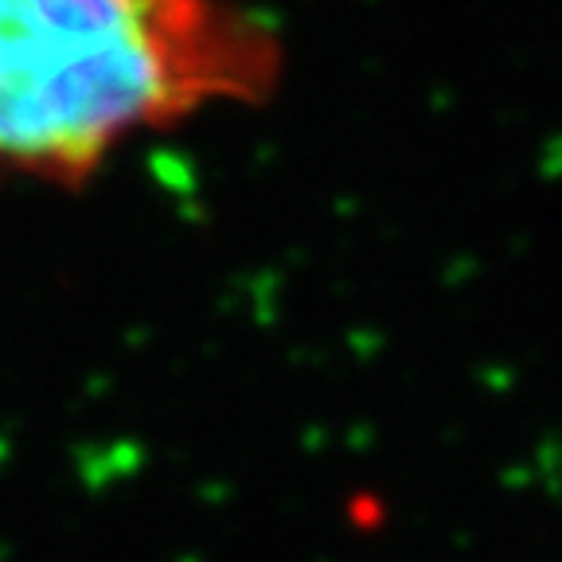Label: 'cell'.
<instances>
[{"label": "cell", "mask_w": 562, "mask_h": 562, "mask_svg": "<svg viewBox=\"0 0 562 562\" xmlns=\"http://www.w3.org/2000/svg\"><path fill=\"white\" fill-rule=\"evenodd\" d=\"M281 70L238 0H0V184L79 188L133 137L266 102Z\"/></svg>", "instance_id": "cell-1"}]
</instances>
